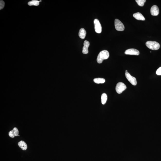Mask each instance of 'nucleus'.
<instances>
[{
  "instance_id": "obj_1",
  "label": "nucleus",
  "mask_w": 161,
  "mask_h": 161,
  "mask_svg": "<svg viewBox=\"0 0 161 161\" xmlns=\"http://www.w3.org/2000/svg\"><path fill=\"white\" fill-rule=\"evenodd\" d=\"M109 56V52L107 50H104L101 51L97 57V61L98 63L99 64L102 63L104 60L108 58Z\"/></svg>"
},
{
  "instance_id": "obj_2",
  "label": "nucleus",
  "mask_w": 161,
  "mask_h": 161,
  "mask_svg": "<svg viewBox=\"0 0 161 161\" xmlns=\"http://www.w3.org/2000/svg\"><path fill=\"white\" fill-rule=\"evenodd\" d=\"M146 45L148 48L152 50H158L160 47L159 44L156 42L148 41L146 42Z\"/></svg>"
},
{
  "instance_id": "obj_3",
  "label": "nucleus",
  "mask_w": 161,
  "mask_h": 161,
  "mask_svg": "<svg viewBox=\"0 0 161 161\" xmlns=\"http://www.w3.org/2000/svg\"><path fill=\"white\" fill-rule=\"evenodd\" d=\"M115 26L117 31H123L125 30V26L118 19H116L115 20Z\"/></svg>"
},
{
  "instance_id": "obj_4",
  "label": "nucleus",
  "mask_w": 161,
  "mask_h": 161,
  "mask_svg": "<svg viewBox=\"0 0 161 161\" xmlns=\"http://www.w3.org/2000/svg\"><path fill=\"white\" fill-rule=\"evenodd\" d=\"M126 89V87L124 83L121 82H119L117 84L116 86V91L118 94H121Z\"/></svg>"
},
{
  "instance_id": "obj_5",
  "label": "nucleus",
  "mask_w": 161,
  "mask_h": 161,
  "mask_svg": "<svg viewBox=\"0 0 161 161\" xmlns=\"http://www.w3.org/2000/svg\"><path fill=\"white\" fill-rule=\"evenodd\" d=\"M95 26V31L97 33H101L102 31V27L99 21L97 19H94V21Z\"/></svg>"
},
{
  "instance_id": "obj_6",
  "label": "nucleus",
  "mask_w": 161,
  "mask_h": 161,
  "mask_svg": "<svg viewBox=\"0 0 161 161\" xmlns=\"http://www.w3.org/2000/svg\"><path fill=\"white\" fill-rule=\"evenodd\" d=\"M125 76L126 78L133 85H136L137 82L136 79L134 77L131 76L130 73L128 72L125 73Z\"/></svg>"
},
{
  "instance_id": "obj_7",
  "label": "nucleus",
  "mask_w": 161,
  "mask_h": 161,
  "mask_svg": "<svg viewBox=\"0 0 161 161\" xmlns=\"http://www.w3.org/2000/svg\"><path fill=\"white\" fill-rule=\"evenodd\" d=\"M140 53L138 50L135 49H130L126 50L125 52V54L126 55H138Z\"/></svg>"
},
{
  "instance_id": "obj_8",
  "label": "nucleus",
  "mask_w": 161,
  "mask_h": 161,
  "mask_svg": "<svg viewBox=\"0 0 161 161\" xmlns=\"http://www.w3.org/2000/svg\"><path fill=\"white\" fill-rule=\"evenodd\" d=\"M150 12L152 15L153 16H157L158 15L159 13V8L158 6L154 5L151 8L150 10Z\"/></svg>"
},
{
  "instance_id": "obj_9",
  "label": "nucleus",
  "mask_w": 161,
  "mask_h": 161,
  "mask_svg": "<svg viewBox=\"0 0 161 161\" xmlns=\"http://www.w3.org/2000/svg\"><path fill=\"white\" fill-rule=\"evenodd\" d=\"M19 135V131L16 127L14 128L9 133V136L12 138H14L15 136Z\"/></svg>"
},
{
  "instance_id": "obj_10",
  "label": "nucleus",
  "mask_w": 161,
  "mask_h": 161,
  "mask_svg": "<svg viewBox=\"0 0 161 161\" xmlns=\"http://www.w3.org/2000/svg\"><path fill=\"white\" fill-rule=\"evenodd\" d=\"M90 44L88 41H84V47L83 48L82 53L84 54H88V48Z\"/></svg>"
},
{
  "instance_id": "obj_11",
  "label": "nucleus",
  "mask_w": 161,
  "mask_h": 161,
  "mask_svg": "<svg viewBox=\"0 0 161 161\" xmlns=\"http://www.w3.org/2000/svg\"><path fill=\"white\" fill-rule=\"evenodd\" d=\"M133 16L135 19L138 20L144 21L145 19L142 14L139 12L134 13L133 14Z\"/></svg>"
},
{
  "instance_id": "obj_12",
  "label": "nucleus",
  "mask_w": 161,
  "mask_h": 161,
  "mask_svg": "<svg viewBox=\"0 0 161 161\" xmlns=\"http://www.w3.org/2000/svg\"><path fill=\"white\" fill-rule=\"evenodd\" d=\"M86 34V32L83 28L80 29L79 31V35L81 39H84L85 38Z\"/></svg>"
},
{
  "instance_id": "obj_13",
  "label": "nucleus",
  "mask_w": 161,
  "mask_h": 161,
  "mask_svg": "<svg viewBox=\"0 0 161 161\" xmlns=\"http://www.w3.org/2000/svg\"><path fill=\"white\" fill-rule=\"evenodd\" d=\"M18 146L21 148L22 150H27V145L26 143L23 141H21L18 143Z\"/></svg>"
},
{
  "instance_id": "obj_14",
  "label": "nucleus",
  "mask_w": 161,
  "mask_h": 161,
  "mask_svg": "<svg viewBox=\"0 0 161 161\" xmlns=\"http://www.w3.org/2000/svg\"><path fill=\"white\" fill-rule=\"evenodd\" d=\"M93 81L96 84H103L105 82V80L102 78H96L94 79Z\"/></svg>"
},
{
  "instance_id": "obj_15",
  "label": "nucleus",
  "mask_w": 161,
  "mask_h": 161,
  "mask_svg": "<svg viewBox=\"0 0 161 161\" xmlns=\"http://www.w3.org/2000/svg\"><path fill=\"white\" fill-rule=\"evenodd\" d=\"M107 97L105 93H103L101 96V102L103 105H105L107 100Z\"/></svg>"
},
{
  "instance_id": "obj_16",
  "label": "nucleus",
  "mask_w": 161,
  "mask_h": 161,
  "mask_svg": "<svg viewBox=\"0 0 161 161\" xmlns=\"http://www.w3.org/2000/svg\"><path fill=\"white\" fill-rule=\"evenodd\" d=\"M39 1L37 0H33L29 2L28 4L29 6H37L39 5Z\"/></svg>"
},
{
  "instance_id": "obj_17",
  "label": "nucleus",
  "mask_w": 161,
  "mask_h": 161,
  "mask_svg": "<svg viewBox=\"0 0 161 161\" xmlns=\"http://www.w3.org/2000/svg\"><path fill=\"white\" fill-rule=\"evenodd\" d=\"M135 1L139 6H143L144 5L145 2H146V0H136Z\"/></svg>"
},
{
  "instance_id": "obj_18",
  "label": "nucleus",
  "mask_w": 161,
  "mask_h": 161,
  "mask_svg": "<svg viewBox=\"0 0 161 161\" xmlns=\"http://www.w3.org/2000/svg\"><path fill=\"white\" fill-rule=\"evenodd\" d=\"M5 2L3 0L0 1V9H3L5 6Z\"/></svg>"
},
{
  "instance_id": "obj_19",
  "label": "nucleus",
  "mask_w": 161,
  "mask_h": 161,
  "mask_svg": "<svg viewBox=\"0 0 161 161\" xmlns=\"http://www.w3.org/2000/svg\"><path fill=\"white\" fill-rule=\"evenodd\" d=\"M156 74L158 75H161V67L157 70L156 72Z\"/></svg>"
},
{
  "instance_id": "obj_20",
  "label": "nucleus",
  "mask_w": 161,
  "mask_h": 161,
  "mask_svg": "<svg viewBox=\"0 0 161 161\" xmlns=\"http://www.w3.org/2000/svg\"><path fill=\"white\" fill-rule=\"evenodd\" d=\"M126 72H127V70L126 71Z\"/></svg>"
},
{
  "instance_id": "obj_21",
  "label": "nucleus",
  "mask_w": 161,
  "mask_h": 161,
  "mask_svg": "<svg viewBox=\"0 0 161 161\" xmlns=\"http://www.w3.org/2000/svg\"><path fill=\"white\" fill-rule=\"evenodd\" d=\"M41 0H40V1H39V2H41Z\"/></svg>"
}]
</instances>
